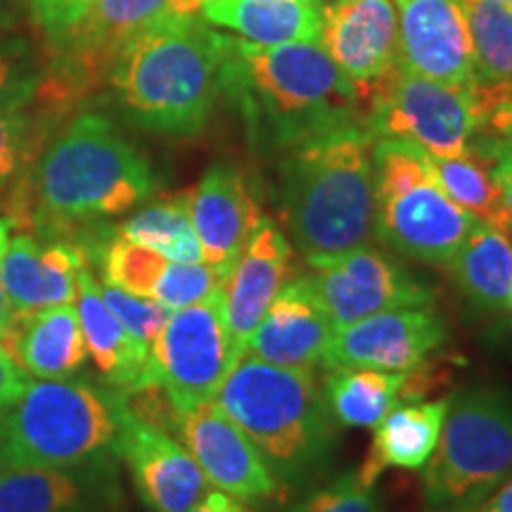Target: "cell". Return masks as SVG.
Listing matches in <instances>:
<instances>
[{
	"label": "cell",
	"instance_id": "cell-1",
	"mask_svg": "<svg viewBox=\"0 0 512 512\" xmlns=\"http://www.w3.org/2000/svg\"><path fill=\"white\" fill-rule=\"evenodd\" d=\"M155 190L157 176L143 152L110 119L86 112L50 140L8 219L38 240H76L138 209Z\"/></svg>",
	"mask_w": 512,
	"mask_h": 512
},
{
	"label": "cell",
	"instance_id": "cell-2",
	"mask_svg": "<svg viewBox=\"0 0 512 512\" xmlns=\"http://www.w3.org/2000/svg\"><path fill=\"white\" fill-rule=\"evenodd\" d=\"M223 93L238 102L254 145L271 152L366 124L356 88L318 41L256 46L230 38Z\"/></svg>",
	"mask_w": 512,
	"mask_h": 512
},
{
	"label": "cell",
	"instance_id": "cell-3",
	"mask_svg": "<svg viewBox=\"0 0 512 512\" xmlns=\"http://www.w3.org/2000/svg\"><path fill=\"white\" fill-rule=\"evenodd\" d=\"M228 41L200 15H164L121 50L107 81L133 124L192 138L223 93Z\"/></svg>",
	"mask_w": 512,
	"mask_h": 512
},
{
	"label": "cell",
	"instance_id": "cell-4",
	"mask_svg": "<svg viewBox=\"0 0 512 512\" xmlns=\"http://www.w3.org/2000/svg\"><path fill=\"white\" fill-rule=\"evenodd\" d=\"M373 145L366 124H354L280 152V219L306 261L342 254L373 238Z\"/></svg>",
	"mask_w": 512,
	"mask_h": 512
},
{
	"label": "cell",
	"instance_id": "cell-5",
	"mask_svg": "<svg viewBox=\"0 0 512 512\" xmlns=\"http://www.w3.org/2000/svg\"><path fill=\"white\" fill-rule=\"evenodd\" d=\"M214 403L259 448L280 486H299L330 463L337 422L309 370L242 356Z\"/></svg>",
	"mask_w": 512,
	"mask_h": 512
},
{
	"label": "cell",
	"instance_id": "cell-6",
	"mask_svg": "<svg viewBox=\"0 0 512 512\" xmlns=\"http://www.w3.org/2000/svg\"><path fill=\"white\" fill-rule=\"evenodd\" d=\"M128 420L126 392L107 382H31L0 411V470L119 460Z\"/></svg>",
	"mask_w": 512,
	"mask_h": 512
},
{
	"label": "cell",
	"instance_id": "cell-7",
	"mask_svg": "<svg viewBox=\"0 0 512 512\" xmlns=\"http://www.w3.org/2000/svg\"><path fill=\"white\" fill-rule=\"evenodd\" d=\"M512 477V392L472 382L448 396L444 425L422 475L430 512L484 503Z\"/></svg>",
	"mask_w": 512,
	"mask_h": 512
},
{
	"label": "cell",
	"instance_id": "cell-8",
	"mask_svg": "<svg viewBox=\"0 0 512 512\" xmlns=\"http://www.w3.org/2000/svg\"><path fill=\"white\" fill-rule=\"evenodd\" d=\"M375 223L384 247L427 266H448L477 219L434 176L430 155L399 138H375Z\"/></svg>",
	"mask_w": 512,
	"mask_h": 512
},
{
	"label": "cell",
	"instance_id": "cell-9",
	"mask_svg": "<svg viewBox=\"0 0 512 512\" xmlns=\"http://www.w3.org/2000/svg\"><path fill=\"white\" fill-rule=\"evenodd\" d=\"M484 126L486 102L475 86H444L401 64L366 105V128L375 138L408 140L434 157L470 150Z\"/></svg>",
	"mask_w": 512,
	"mask_h": 512
},
{
	"label": "cell",
	"instance_id": "cell-10",
	"mask_svg": "<svg viewBox=\"0 0 512 512\" xmlns=\"http://www.w3.org/2000/svg\"><path fill=\"white\" fill-rule=\"evenodd\" d=\"M233 368L223 285L200 302L169 313L150 347L147 380L159 384L178 413L214 401Z\"/></svg>",
	"mask_w": 512,
	"mask_h": 512
},
{
	"label": "cell",
	"instance_id": "cell-11",
	"mask_svg": "<svg viewBox=\"0 0 512 512\" xmlns=\"http://www.w3.org/2000/svg\"><path fill=\"white\" fill-rule=\"evenodd\" d=\"M164 15H171V0H93L81 22L53 43L57 69L34 95L50 110L72 105L107 79L121 50Z\"/></svg>",
	"mask_w": 512,
	"mask_h": 512
},
{
	"label": "cell",
	"instance_id": "cell-12",
	"mask_svg": "<svg viewBox=\"0 0 512 512\" xmlns=\"http://www.w3.org/2000/svg\"><path fill=\"white\" fill-rule=\"evenodd\" d=\"M311 278L323 297L335 330L389 309L432 306L434 292L394 254L363 245L309 261Z\"/></svg>",
	"mask_w": 512,
	"mask_h": 512
},
{
	"label": "cell",
	"instance_id": "cell-13",
	"mask_svg": "<svg viewBox=\"0 0 512 512\" xmlns=\"http://www.w3.org/2000/svg\"><path fill=\"white\" fill-rule=\"evenodd\" d=\"M74 242L83 247L91 268L98 266L102 283L136 297L155 299L169 311L200 302L223 285L211 266L178 264L121 238L114 226L105 223L83 230Z\"/></svg>",
	"mask_w": 512,
	"mask_h": 512
},
{
	"label": "cell",
	"instance_id": "cell-14",
	"mask_svg": "<svg viewBox=\"0 0 512 512\" xmlns=\"http://www.w3.org/2000/svg\"><path fill=\"white\" fill-rule=\"evenodd\" d=\"M318 43L366 107L399 67L394 0H330L320 8Z\"/></svg>",
	"mask_w": 512,
	"mask_h": 512
},
{
	"label": "cell",
	"instance_id": "cell-15",
	"mask_svg": "<svg viewBox=\"0 0 512 512\" xmlns=\"http://www.w3.org/2000/svg\"><path fill=\"white\" fill-rule=\"evenodd\" d=\"M448 328L432 306L389 309L335 330L323 368L413 373L446 342Z\"/></svg>",
	"mask_w": 512,
	"mask_h": 512
},
{
	"label": "cell",
	"instance_id": "cell-16",
	"mask_svg": "<svg viewBox=\"0 0 512 512\" xmlns=\"http://www.w3.org/2000/svg\"><path fill=\"white\" fill-rule=\"evenodd\" d=\"M88 264L83 247L74 240H38L15 230L0 216V283L17 320L60 304H74L76 275Z\"/></svg>",
	"mask_w": 512,
	"mask_h": 512
},
{
	"label": "cell",
	"instance_id": "cell-17",
	"mask_svg": "<svg viewBox=\"0 0 512 512\" xmlns=\"http://www.w3.org/2000/svg\"><path fill=\"white\" fill-rule=\"evenodd\" d=\"M178 434L216 489L245 503L278 496L280 484L259 448L214 401L178 415Z\"/></svg>",
	"mask_w": 512,
	"mask_h": 512
},
{
	"label": "cell",
	"instance_id": "cell-18",
	"mask_svg": "<svg viewBox=\"0 0 512 512\" xmlns=\"http://www.w3.org/2000/svg\"><path fill=\"white\" fill-rule=\"evenodd\" d=\"M394 5L401 67L444 86H475L463 0H394Z\"/></svg>",
	"mask_w": 512,
	"mask_h": 512
},
{
	"label": "cell",
	"instance_id": "cell-19",
	"mask_svg": "<svg viewBox=\"0 0 512 512\" xmlns=\"http://www.w3.org/2000/svg\"><path fill=\"white\" fill-rule=\"evenodd\" d=\"M292 254L294 249L278 221L261 216L228 278L223 280L233 366L247 354L256 325L290 278Z\"/></svg>",
	"mask_w": 512,
	"mask_h": 512
},
{
	"label": "cell",
	"instance_id": "cell-20",
	"mask_svg": "<svg viewBox=\"0 0 512 512\" xmlns=\"http://www.w3.org/2000/svg\"><path fill=\"white\" fill-rule=\"evenodd\" d=\"M335 325L311 275L287 280L256 325L245 356L278 368L309 370L323 366Z\"/></svg>",
	"mask_w": 512,
	"mask_h": 512
},
{
	"label": "cell",
	"instance_id": "cell-21",
	"mask_svg": "<svg viewBox=\"0 0 512 512\" xmlns=\"http://www.w3.org/2000/svg\"><path fill=\"white\" fill-rule=\"evenodd\" d=\"M183 197L200 240L204 264L226 280L256 223L264 216L252 183L235 164H214Z\"/></svg>",
	"mask_w": 512,
	"mask_h": 512
},
{
	"label": "cell",
	"instance_id": "cell-22",
	"mask_svg": "<svg viewBox=\"0 0 512 512\" xmlns=\"http://www.w3.org/2000/svg\"><path fill=\"white\" fill-rule=\"evenodd\" d=\"M0 512H121L117 460L0 470Z\"/></svg>",
	"mask_w": 512,
	"mask_h": 512
},
{
	"label": "cell",
	"instance_id": "cell-23",
	"mask_svg": "<svg viewBox=\"0 0 512 512\" xmlns=\"http://www.w3.org/2000/svg\"><path fill=\"white\" fill-rule=\"evenodd\" d=\"M119 458H124L138 498L150 512H185L209 491L207 477L185 444L133 418V413Z\"/></svg>",
	"mask_w": 512,
	"mask_h": 512
},
{
	"label": "cell",
	"instance_id": "cell-24",
	"mask_svg": "<svg viewBox=\"0 0 512 512\" xmlns=\"http://www.w3.org/2000/svg\"><path fill=\"white\" fill-rule=\"evenodd\" d=\"M76 313L88 356L93 358L102 380L121 392L147 387L150 349L140 344L105 304L91 266H83L76 275Z\"/></svg>",
	"mask_w": 512,
	"mask_h": 512
},
{
	"label": "cell",
	"instance_id": "cell-25",
	"mask_svg": "<svg viewBox=\"0 0 512 512\" xmlns=\"http://www.w3.org/2000/svg\"><path fill=\"white\" fill-rule=\"evenodd\" d=\"M448 399L399 401L373 427L370 453L356 477L373 486L387 470H422L437 448Z\"/></svg>",
	"mask_w": 512,
	"mask_h": 512
},
{
	"label": "cell",
	"instance_id": "cell-26",
	"mask_svg": "<svg viewBox=\"0 0 512 512\" xmlns=\"http://www.w3.org/2000/svg\"><path fill=\"white\" fill-rule=\"evenodd\" d=\"M200 17L256 46L318 41L320 36V8L313 0H211Z\"/></svg>",
	"mask_w": 512,
	"mask_h": 512
},
{
	"label": "cell",
	"instance_id": "cell-27",
	"mask_svg": "<svg viewBox=\"0 0 512 512\" xmlns=\"http://www.w3.org/2000/svg\"><path fill=\"white\" fill-rule=\"evenodd\" d=\"M12 356L36 380H69L86 366L88 349L74 304L19 320Z\"/></svg>",
	"mask_w": 512,
	"mask_h": 512
},
{
	"label": "cell",
	"instance_id": "cell-28",
	"mask_svg": "<svg viewBox=\"0 0 512 512\" xmlns=\"http://www.w3.org/2000/svg\"><path fill=\"white\" fill-rule=\"evenodd\" d=\"M448 271L475 309L505 311L512 285V235L494 223L477 221L448 261Z\"/></svg>",
	"mask_w": 512,
	"mask_h": 512
},
{
	"label": "cell",
	"instance_id": "cell-29",
	"mask_svg": "<svg viewBox=\"0 0 512 512\" xmlns=\"http://www.w3.org/2000/svg\"><path fill=\"white\" fill-rule=\"evenodd\" d=\"M408 373L368 368H337L325 375V401L342 427H373L399 403Z\"/></svg>",
	"mask_w": 512,
	"mask_h": 512
},
{
	"label": "cell",
	"instance_id": "cell-30",
	"mask_svg": "<svg viewBox=\"0 0 512 512\" xmlns=\"http://www.w3.org/2000/svg\"><path fill=\"white\" fill-rule=\"evenodd\" d=\"M472 38L475 88L484 95L512 93V5L463 0Z\"/></svg>",
	"mask_w": 512,
	"mask_h": 512
},
{
	"label": "cell",
	"instance_id": "cell-31",
	"mask_svg": "<svg viewBox=\"0 0 512 512\" xmlns=\"http://www.w3.org/2000/svg\"><path fill=\"white\" fill-rule=\"evenodd\" d=\"M114 230L121 238L152 249L178 264H204L200 240L192 228L183 195L136 211L124 223L114 226Z\"/></svg>",
	"mask_w": 512,
	"mask_h": 512
},
{
	"label": "cell",
	"instance_id": "cell-32",
	"mask_svg": "<svg viewBox=\"0 0 512 512\" xmlns=\"http://www.w3.org/2000/svg\"><path fill=\"white\" fill-rule=\"evenodd\" d=\"M430 162L439 185L460 209L475 216L477 221L494 223L508 230V214H505L501 192L491 171L475 152L465 150L451 157L430 155Z\"/></svg>",
	"mask_w": 512,
	"mask_h": 512
},
{
	"label": "cell",
	"instance_id": "cell-33",
	"mask_svg": "<svg viewBox=\"0 0 512 512\" xmlns=\"http://www.w3.org/2000/svg\"><path fill=\"white\" fill-rule=\"evenodd\" d=\"M31 102H0V190L19 174V166L34 150Z\"/></svg>",
	"mask_w": 512,
	"mask_h": 512
},
{
	"label": "cell",
	"instance_id": "cell-34",
	"mask_svg": "<svg viewBox=\"0 0 512 512\" xmlns=\"http://www.w3.org/2000/svg\"><path fill=\"white\" fill-rule=\"evenodd\" d=\"M102 299L110 306V311L119 318V323L138 339L140 344H145L147 349L152 347L159 332H162L166 318H169V309L162 306L155 299L136 297V294H128L119 287L98 283Z\"/></svg>",
	"mask_w": 512,
	"mask_h": 512
},
{
	"label": "cell",
	"instance_id": "cell-35",
	"mask_svg": "<svg viewBox=\"0 0 512 512\" xmlns=\"http://www.w3.org/2000/svg\"><path fill=\"white\" fill-rule=\"evenodd\" d=\"M290 512H382V505L373 486H366L356 472H351L313 489L302 501L294 503Z\"/></svg>",
	"mask_w": 512,
	"mask_h": 512
},
{
	"label": "cell",
	"instance_id": "cell-36",
	"mask_svg": "<svg viewBox=\"0 0 512 512\" xmlns=\"http://www.w3.org/2000/svg\"><path fill=\"white\" fill-rule=\"evenodd\" d=\"M470 150L482 159L486 169L494 176L498 192H501L505 214H508V230L512 235V143L482 128L470 143Z\"/></svg>",
	"mask_w": 512,
	"mask_h": 512
},
{
	"label": "cell",
	"instance_id": "cell-37",
	"mask_svg": "<svg viewBox=\"0 0 512 512\" xmlns=\"http://www.w3.org/2000/svg\"><path fill=\"white\" fill-rule=\"evenodd\" d=\"M38 76L29 67L27 55L19 43L0 38V102L34 100Z\"/></svg>",
	"mask_w": 512,
	"mask_h": 512
},
{
	"label": "cell",
	"instance_id": "cell-38",
	"mask_svg": "<svg viewBox=\"0 0 512 512\" xmlns=\"http://www.w3.org/2000/svg\"><path fill=\"white\" fill-rule=\"evenodd\" d=\"M36 27L57 43L81 22L93 0H29Z\"/></svg>",
	"mask_w": 512,
	"mask_h": 512
},
{
	"label": "cell",
	"instance_id": "cell-39",
	"mask_svg": "<svg viewBox=\"0 0 512 512\" xmlns=\"http://www.w3.org/2000/svg\"><path fill=\"white\" fill-rule=\"evenodd\" d=\"M31 375L17 363L8 349L0 347V411L10 408L19 396L27 392Z\"/></svg>",
	"mask_w": 512,
	"mask_h": 512
},
{
	"label": "cell",
	"instance_id": "cell-40",
	"mask_svg": "<svg viewBox=\"0 0 512 512\" xmlns=\"http://www.w3.org/2000/svg\"><path fill=\"white\" fill-rule=\"evenodd\" d=\"M484 102H486L484 128H489L491 133H496V136H501L512 143V93L484 95Z\"/></svg>",
	"mask_w": 512,
	"mask_h": 512
},
{
	"label": "cell",
	"instance_id": "cell-41",
	"mask_svg": "<svg viewBox=\"0 0 512 512\" xmlns=\"http://www.w3.org/2000/svg\"><path fill=\"white\" fill-rule=\"evenodd\" d=\"M185 512H249L245 501L226 494L221 489H209L200 501Z\"/></svg>",
	"mask_w": 512,
	"mask_h": 512
},
{
	"label": "cell",
	"instance_id": "cell-42",
	"mask_svg": "<svg viewBox=\"0 0 512 512\" xmlns=\"http://www.w3.org/2000/svg\"><path fill=\"white\" fill-rule=\"evenodd\" d=\"M17 330H19V320L12 311V304L5 294V287L0 283V347H5L12 354V347H15L17 339Z\"/></svg>",
	"mask_w": 512,
	"mask_h": 512
},
{
	"label": "cell",
	"instance_id": "cell-43",
	"mask_svg": "<svg viewBox=\"0 0 512 512\" xmlns=\"http://www.w3.org/2000/svg\"><path fill=\"white\" fill-rule=\"evenodd\" d=\"M491 512H512V477L498 486V489L484 501Z\"/></svg>",
	"mask_w": 512,
	"mask_h": 512
},
{
	"label": "cell",
	"instance_id": "cell-44",
	"mask_svg": "<svg viewBox=\"0 0 512 512\" xmlns=\"http://www.w3.org/2000/svg\"><path fill=\"white\" fill-rule=\"evenodd\" d=\"M211 0H171V15H200Z\"/></svg>",
	"mask_w": 512,
	"mask_h": 512
},
{
	"label": "cell",
	"instance_id": "cell-45",
	"mask_svg": "<svg viewBox=\"0 0 512 512\" xmlns=\"http://www.w3.org/2000/svg\"><path fill=\"white\" fill-rule=\"evenodd\" d=\"M448 512H491L486 508L484 503H475V505H467V508H458V510H448Z\"/></svg>",
	"mask_w": 512,
	"mask_h": 512
},
{
	"label": "cell",
	"instance_id": "cell-46",
	"mask_svg": "<svg viewBox=\"0 0 512 512\" xmlns=\"http://www.w3.org/2000/svg\"><path fill=\"white\" fill-rule=\"evenodd\" d=\"M508 309L512 311V285H510V297H508Z\"/></svg>",
	"mask_w": 512,
	"mask_h": 512
},
{
	"label": "cell",
	"instance_id": "cell-47",
	"mask_svg": "<svg viewBox=\"0 0 512 512\" xmlns=\"http://www.w3.org/2000/svg\"><path fill=\"white\" fill-rule=\"evenodd\" d=\"M503 3H508V5H512V0H503Z\"/></svg>",
	"mask_w": 512,
	"mask_h": 512
},
{
	"label": "cell",
	"instance_id": "cell-48",
	"mask_svg": "<svg viewBox=\"0 0 512 512\" xmlns=\"http://www.w3.org/2000/svg\"><path fill=\"white\" fill-rule=\"evenodd\" d=\"M313 3H318V0H313Z\"/></svg>",
	"mask_w": 512,
	"mask_h": 512
}]
</instances>
